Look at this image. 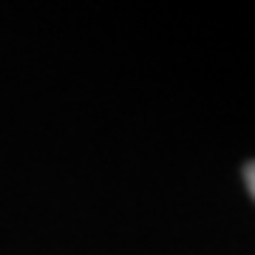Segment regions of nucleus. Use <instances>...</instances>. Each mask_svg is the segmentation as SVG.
I'll list each match as a JSON object with an SVG mask.
<instances>
[{"mask_svg": "<svg viewBox=\"0 0 255 255\" xmlns=\"http://www.w3.org/2000/svg\"><path fill=\"white\" fill-rule=\"evenodd\" d=\"M244 182H247V190H250V196L255 199V162H250L244 167Z\"/></svg>", "mask_w": 255, "mask_h": 255, "instance_id": "f257e3e1", "label": "nucleus"}]
</instances>
